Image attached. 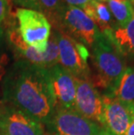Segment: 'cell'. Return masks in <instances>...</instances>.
I'll return each mask as SVG.
<instances>
[{
    "label": "cell",
    "instance_id": "cell-2",
    "mask_svg": "<svg viewBox=\"0 0 134 135\" xmlns=\"http://www.w3.org/2000/svg\"><path fill=\"white\" fill-rule=\"evenodd\" d=\"M91 49L95 69V73L91 75V81L96 88L103 89L105 94H112L127 68L125 58L109 37L102 33Z\"/></svg>",
    "mask_w": 134,
    "mask_h": 135
},
{
    "label": "cell",
    "instance_id": "cell-1",
    "mask_svg": "<svg viewBox=\"0 0 134 135\" xmlns=\"http://www.w3.org/2000/svg\"><path fill=\"white\" fill-rule=\"evenodd\" d=\"M3 100L48 126L56 110L48 70L17 60L4 77Z\"/></svg>",
    "mask_w": 134,
    "mask_h": 135
},
{
    "label": "cell",
    "instance_id": "cell-3",
    "mask_svg": "<svg viewBox=\"0 0 134 135\" xmlns=\"http://www.w3.org/2000/svg\"><path fill=\"white\" fill-rule=\"evenodd\" d=\"M48 20L55 30L66 34L88 48H92L100 34L97 25L84 11L65 4Z\"/></svg>",
    "mask_w": 134,
    "mask_h": 135
},
{
    "label": "cell",
    "instance_id": "cell-14",
    "mask_svg": "<svg viewBox=\"0 0 134 135\" xmlns=\"http://www.w3.org/2000/svg\"><path fill=\"white\" fill-rule=\"evenodd\" d=\"M125 103L134 104V67H128L112 94H108Z\"/></svg>",
    "mask_w": 134,
    "mask_h": 135
},
{
    "label": "cell",
    "instance_id": "cell-4",
    "mask_svg": "<svg viewBox=\"0 0 134 135\" xmlns=\"http://www.w3.org/2000/svg\"><path fill=\"white\" fill-rule=\"evenodd\" d=\"M18 31L22 40L38 52H44L48 46L52 25L41 11L18 8L16 11Z\"/></svg>",
    "mask_w": 134,
    "mask_h": 135
},
{
    "label": "cell",
    "instance_id": "cell-24",
    "mask_svg": "<svg viewBox=\"0 0 134 135\" xmlns=\"http://www.w3.org/2000/svg\"><path fill=\"white\" fill-rule=\"evenodd\" d=\"M113 1H118V2H123V1H127V0H113Z\"/></svg>",
    "mask_w": 134,
    "mask_h": 135
},
{
    "label": "cell",
    "instance_id": "cell-21",
    "mask_svg": "<svg viewBox=\"0 0 134 135\" xmlns=\"http://www.w3.org/2000/svg\"><path fill=\"white\" fill-rule=\"evenodd\" d=\"M126 135H134V119L132 122V124H131V126H129V128H128Z\"/></svg>",
    "mask_w": 134,
    "mask_h": 135
},
{
    "label": "cell",
    "instance_id": "cell-22",
    "mask_svg": "<svg viewBox=\"0 0 134 135\" xmlns=\"http://www.w3.org/2000/svg\"><path fill=\"white\" fill-rule=\"evenodd\" d=\"M130 3H131V4H132V11H133V17H134V0H130Z\"/></svg>",
    "mask_w": 134,
    "mask_h": 135
},
{
    "label": "cell",
    "instance_id": "cell-19",
    "mask_svg": "<svg viewBox=\"0 0 134 135\" xmlns=\"http://www.w3.org/2000/svg\"><path fill=\"white\" fill-rule=\"evenodd\" d=\"M2 37H3V31L1 26H0V42H1ZM7 62H8V59L5 54H3V55L0 56V81L3 79V78L6 75Z\"/></svg>",
    "mask_w": 134,
    "mask_h": 135
},
{
    "label": "cell",
    "instance_id": "cell-6",
    "mask_svg": "<svg viewBox=\"0 0 134 135\" xmlns=\"http://www.w3.org/2000/svg\"><path fill=\"white\" fill-rule=\"evenodd\" d=\"M7 37L10 44L12 45L17 60L27 62L36 67L49 70L59 64L58 46L55 34L52 31L46 51L38 52L34 48L27 45L22 40L16 26L9 27Z\"/></svg>",
    "mask_w": 134,
    "mask_h": 135
},
{
    "label": "cell",
    "instance_id": "cell-18",
    "mask_svg": "<svg viewBox=\"0 0 134 135\" xmlns=\"http://www.w3.org/2000/svg\"><path fill=\"white\" fill-rule=\"evenodd\" d=\"M10 10L9 0H0V25L9 16Z\"/></svg>",
    "mask_w": 134,
    "mask_h": 135
},
{
    "label": "cell",
    "instance_id": "cell-5",
    "mask_svg": "<svg viewBox=\"0 0 134 135\" xmlns=\"http://www.w3.org/2000/svg\"><path fill=\"white\" fill-rule=\"evenodd\" d=\"M58 46L59 64L76 79H90L92 73L87 60L91 54L87 47L66 34L54 29Z\"/></svg>",
    "mask_w": 134,
    "mask_h": 135
},
{
    "label": "cell",
    "instance_id": "cell-9",
    "mask_svg": "<svg viewBox=\"0 0 134 135\" xmlns=\"http://www.w3.org/2000/svg\"><path fill=\"white\" fill-rule=\"evenodd\" d=\"M105 135H126L134 119V104L125 103L108 94L102 95Z\"/></svg>",
    "mask_w": 134,
    "mask_h": 135
},
{
    "label": "cell",
    "instance_id": "cell-20",
    "mask_svg": "<svg viewBox=\"0 0 134 135\" xmlns=\"http://www.w3.org/2000/svg\"><path fill=\"white\" fill-rule=\"evenodd\" d=\"M64 3L66 5H70V6L78 7L83 9L84 6L87 4L90 0H63Z\"/></svg>",
    "mask_w": 134,
    "mask_h": 135
},
{
    "label": "cell",
    "instance_id": "cell-17",
    "mask_svg": "<svg viewBox=\"0 0 134 135\" xmlns=\"http://www.w3.org/2000/svg\"><path fill=\"white\" fill-rule=\"evenodd\" d=\"M14 4L21 6V8H26V9H32L40 11L38 0H12Z\"/></svg>",
    "mask_w": 134,
    "mask_h": 135
},
{
    "label": "cell",
    "instance_id": "cell-23",
    "mask_svg": "<svg viewBox=\"0 0 134 135\" xmlns=\"http://www.w3.org/2000/svg\"><path fill=\"white\" fill-rule=\"evenodd\" d=\"M44 135H54V134L51 133V132H48V133H45Z\"/></svg>",
    "mask_w": 134,
    "mask_h": 135
},
{
    "label": "cell",
    "instance_id": "cell-10",
    "mask_svg": "<svg viewBox=\"0 0 134 135\" xmlns=\"http://www.w3.org/2000/svg\"><path fill=\"white\" fill-rule=\"evenodd\" d=\"M75 111L99 126L104 125L102 95L90 79H76Z\"/></svg>",
    "mask_w": 134,
    "mask_h": 135
},
{
    "label": "cell",
    "instance_id": "cell-13",
    "mask_svg": "<svg viewBox=\"0 0 134 135\" xmlns=\"http://www.w3.org/2000/svg\"><path fill=\"white\" fill-rule=\"evenodd\" d=\"M82 10L94 22L102 34L109 32L117 24L106 2L90 0Z\"/></svg>",
    "mask_w": 134,
    "mask_h": 135
},
{
    "label": "cell",
    "instance_id": "cell-12",
    "mask_svg": "<svg viewBox=\"0 0 134 135\" xmlns=\"http://www.w3.org/2000/svg\"><path fill=\"white\" fill-rule=\"evenodd\" d=\"M105 35L109 37L124 58H134V17L125 26L116 24Z\"/></svg>",
    "mask_w": 134,
    "mask_h": 135
},
{
    "label": "cell",
    "instance_id": "cell-11",
    "mask_svg": "<svg viewBox=\"0 0 134 135\" xmlns=\"http://www.w3.org/2000/svg\"><path fill=\"white\" fill-rule=\"evenodd\" d=\"M48 73L55 102V109L75 111V77L60 65L49 69Z\"/></svg>",
    "mask_w": 134,
    "mask_h": 135
},
{
    "label": "cell",
    "instance_id": "cell-26",
    "mask_svg": "<svg viewBox=\"0 0 134 135\" xmlns=\"http://www.w3.org/2000/svg\"><path fill=\"white\" fill-rule=\"evenodd\" d=\"M0 135H3V134H1V133H0Z\"/></svg>",
    "mask_w": 134,
    "mask_h": 135
},
{
    "label": "cell",
    "instance_id": "cell-15",
    "mask_svg": "<svg viewBox=\"0 0 134 135\" xmlns=\"http://www.w3.org/2000/svg\"><path fill=\"white\" fill-rule=\"evenodd\" d=\"M106 3L114 20L119 26H125L133 18V11L130 0L123 2L107 0Z\"/></svg>",
    "mask_w": 134,
    "mask_h": 135
},
{
    "label": "cell",
    "instance_id": "cell-16",
    "mask_svg": "<svg viewBox=\"0 0 134 135\" xmlns=\"http://www.w3.org/2000/svg\"><path fill=\"white\" fill-rule=\"evenodd\" d=\"M40 11L49 19L54 16L64 4L63 0H38Z\"/></svg>",
    "mask_w": 134,
    "mask_h": 135
},
{
    "label": "cell",
    "instance_id": "cell-7",
    "mask_svg": "<svg viewBox=\"0 0 134 135\" xmlns=\"http://www.w3.org/2000/svg\"><path fill=\"white\" fill-rule=\"evenodd\" d=\"M0 133L3 135H44V126L24 112L0 100Z\"/></svg>",
    "mask_w": 134,
    "mask_h": 135
},
{
    "label": "cell",
    "instance_id": "cell-25",
    "mask_svg": "<svg viewBox=\"0 0 134 135\" xmlns=\"http://www.w3.org/2000/svg\"><path fill=\"white\" fill-rule=\"evenodd\" d=\"M96 1H103V2H106L107 0H96Z\"/></svg>",
    "mask_w": 134,
    "mask_h": 135
},
{
    "label": "cell",
    "instance_id": "cell-8",
    "mask_svg": "<svg viewBox=\"0 0 134 135\" xmlns=\"http://www.w3.org/2000/svg\"><path fill=\"white\" fill-rule=\"evenodd\" d=\"M54 135H105L103 128L74 110L58 109L46 126Z\"/></svg>",
    "mask_w": 134,
    "mask_h": 135
}]
</instances>
